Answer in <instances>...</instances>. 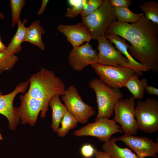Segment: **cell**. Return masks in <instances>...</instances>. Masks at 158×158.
Masks as SVG:
<instances>
[{"mask_svg":"<svg viewBox=\"0 0 158 158\" xmlns=\"http://www.w3.org/2000/svg\"><path fill=\"white\" fill-rule=\"evenodd\" d=\"M106 34L117 35L130 44L128 51L141 64L154 73H158V25L143 16L131 24L116 21L109 27Z\"/></svg>","mask_w":158,"mask_h":158,"instance_id":"obj_1","label":"cell"},{"mask_svg":"<svg viewBox=\"0 0 158 158\" xmlns=\"http://www.w3.org/2000/svg\"><path fill=\"white\" fill-rule=\"evenodd\" d=\"M30 87L24 96L43 101L47 107L51 97L63 95L65 90L64 82L53 71L44 68L32 75L29 80Z\"/></svg>","mask_w":158,"mask_h":158,"instance_id":"obj_2","label":"cell"},{"mask_svg":"<svg viewBox=\"0 0 158 158\" xmlns=\"http://www.w3.org/2000/svg\"><path fill=\"white\" fill-rule=\"evenodd\" d=\"M88 85L96 95L98 112L95 118L101 117L110 118L113 114L116 104L122 99V92L119 89L107 85L98 78L91 80Z\"/></svg>","mask_w":158,"mask_h":158,"instance_id":"obj_3","label":"cell"},{"mask_svg":"<svg viewBox=\"0 0 158 158\" xmlns=\"http://www.w3.org/2000/svg\"><path fill=\"white\" fill-rule=\"evenodd\" d=\"M114 7L108 0H104L102 6L95 11L82 18L81 22L90 33L92 39L97 40L105 36L109 27L116 21Z\"/></svg>","mask_w":158,"mask_h":158,"instance_id":"obj_4","label":"cell"},{"mask_svg":"<svg viewBox=\"0 0 158 158\" xmlns=\"http://www.w3.org/2000/svg\"><path fill=\"white\" fill-rule=\"evenodd\" d=\"M135 116L139 129L148 133L158 130V100L155 98H147L138 100L135 108Z\"/></svg>","mask_w":158,"mask_h":158,"instance_id":"obj_5","label":"cell"},{"mask_svg":"<svg viewBox=\"0 0 158 158\" xmlns=\"http://www.w3.org/2000/svg\"><path fill=\"white\" fill-rule=\"evenodd\" d=\"M91 65L104 84L114 89L124 87L129 79L135 74L132 69L121 66H107L98 62Z\"/></svg>","mask_w":158,"mask_h":158,"instance_id":"obj_6","label":"cell"},{"mask_svg":"<svg viewBox=\"0 0 158 158\" xmlns=\"http://www.w3.org/2000/svg\"><path fill=\"white\" fill-rule=\"evenodd\" d=\"M95 120L94 122L88 123L74 131V135L77 137H94L101 142H105L109 140L113 134L123 132L121 128L116 123L113 119L101 117L95 118Z\"/></svg>","mask_w":158,"mask_h":158,"instance_id":"obj_7","label":"cell"},{"mask_svg":"<svg viewBox=\"0 0 158 158\" xmlns=\"http://www.w3.org/2000/svg\"><path fill=\"white\" fill-rule=\"evenodd\" d=\"M135 99L132 95L128 98L122 99L117 102L114 107L113 119L121 125L125 134L135 135L139 129L135 116Z\"/></svg>","mask_w":158,"mask_h":158,"instance_id":"obj_8","label":"cell"},{"mask_svg":"<svg viewBox=\"0 0 158 158\" xmlns=\"http://www.w3.org/2000/svg\"><path fill=\"white\" fill-rule=\"evenodd\" d=\"M61 99L68 111L81 124L87 123L89 118L95 114L93 107L83 101L73 85L66 89Z\"/></svg>","mask_w":158,"mask_h":158,"instance_id":"obj_9","label":"cell"},{"mask_svg":"<svg viewBox=\"0 0 158 158\" xmlns=\"http://www.w3.org/2000/svg\"><path fill=\"white\" fill-rule=\"evenodd\" d=\"M30 84L29 80L19 84L13 90L6 95H2L0 91V114L6 117L8 120L9 129L14 130L19 123L18 108L13 105L14 99L17 94L25 93Z\"/></svg>","mask_w":158,"mask_h":158,"instance_id":"obj_10","label":"cell"},{"mask_svg":"<svg viewBox=\"0 0 158 158\" xmlns=\"http://www.w3.org/2000/svg\"><path fill=\"white\" fill-rule=\"evenodd\" d=\"M20 105L17 108L20 119L22 124H28L33 126L36 122L39 112L41 111L40 117L45 118L48 108L42 101L26 97L21 95L19 96Z\"/></svg>","mask_w":158,"mask_h":158,"instance_id":"obj_11","label":"cell"},{"mask_svg":"<svg viewBox=\"0 0 158 158\" xmlns=\"http://www.w3.org/2000/svg\"><path fill=\"white\" fill-rule=\"evenodd\" d=\"M114 138L116 141L123 142L136 153L139 158L157 157L158 143L154 142L150 138L125 134L120 137Z\"/></svg>","mask_w":158,"mask_h":158,"instance_id":"obj_12","label":"cell"},{"mask_svg":"<svg viewBox=\"0 0 158 158\" xmlns=\"http://www.w3.org/2000/svg\"><path fill=\"white\" fill-rule=\"evenodd\" d=\"M68 60L73 69L79 72L89 65L98 62V54L89 42L73 48L70 52Z\"/></svg>","mask_w":158,"mask_h":158,"instance_id":"obj_13","label":"cell"},{"mask_svg":"<svg viewBox=\"0 0 158 158\" xmlns=\"http://www.w3.org/2000/svg\"><path fill=\"white\" fill-rule=\"evenodd\" d=\"M98 62L103 65L118 66H121L130 68L127 59L116 49L105 36L97 40Z\"/></svg>","mask_w":158,"mask_h":158,"instance_id":"obj_14","label":"cell"},{"mask_svg":"<svg viewBox=\"0 0 158 158\" xmlns=\"http://www.w3.org/2000/svg\"><path fill=\"white\" fill-rule=\"evenodd\" d=\"M57 28L66 36L73 48L79 46L84 42H89L92 39L90 31L81 22L75 25H59Z\"/></svg>","mask_w":158,"mask_h":158,"instance_id":"obj_15","label":"cell"},{"mask_svg":"<svg viewBox=\"0 0 158 158\" xmlns=\"http://www.w3.org/2000/svg\"><path fill=\"white\" fill-rule=\"evenodd\" d=\"M105 36L111 44H114L117 50L123 54L127 59L130 68L133 69L139 76L143 75V72L148 71L150 69L136 61L129 52L128 49L130 43H126L124 39L113 34H106Z\"/></svg>","mask_w":158,"mask_h":158,"instance_id":"obj_16","label":"cell"},{"mask_svg":"<svg viewBox=\"0 0 158 158\" xmlns=\"http://www.w3.org/2000/svg\"><path fill=\"white\" fill-rule=\"evenodd\" d=\"M49 105L52 111L51 127L54 131L56 132L63 118L68 111L64 104L61 102L59 96L58 95L51 97Z\"/></svg>","mask_w":158,"mask_h":158,"instance_id":"obj_17","label":"cell"},{"mask_svg":"<svg viewBox=\"0 0 158 158\" xmlns=\"http://www.w3.org/2000/svg\"><path fill=\"white\" fill-rule=\"evenodd\" d=\"M115 138H111L102 145L103 152L110 158H139L131 150L126 147L121 148L115 143Z\"/></svg>","mask_w":158,"mask_h":158,"instance_id":"obj_18","label":"cell"},{"mask_svg":"<svg viewBox=\"0 0 158 158\" xmlns=\"http://www.w3.org/2000/svg\"><path fill=\"white\" fill-rule=\"evenodd\" d=\"M45 32V30L40 25V22L35 21L26 27L24 42H29L43 51L45 46L42 41V35Z\"/></svg>","mask_w":158,"mask_h":158,"instance_id":"obj_19","label":"cell"},{"mask_svg":"<svg viewBox=\"0 0 158 158\" xmlns=\"http://www.w3.org/2000/svg\"><path fill=\"white\" fill-rule=\"evenodd\" d=\"M28 21V20L25 19H24L23 22L20 20L17 23L18 28L16 32L7 47V52L15 55L21 50V44L24 42L25 39L26 28L25 24Z\"/></svg>","mask_w":158,"mask_h":158,"instance_id":"obj_20","label":"cell"},{"mask_svg":"<svg viewBox=\"0 0 158 158\" xmlns=\"http://www.w3.org/2000/svg\"><path fill=\"white\" fill-rule=\"evenodd\" d=\"M139 76L135 74L127 81L124 87L127 88L135 99H142L144 97V90L148 85L147 80L145 78L141 80Z\"/></svg>","mask_w":158,"mask_h":158,"instance_id":"obj_21","label":"cell"},{"mask_svg":"<svg viewBox=\"0 0 158 158\" xmlns=\"http://www.w3.org/2000/svg\"><path fill=\"white\" fill-rule=\"evenodd\" d=\"M114 10L117 21L121 23H134L144 15L142 13H133L128 8L114 7Z\"/></svg>","mask_w":158,"mask_h":158,"instance_id":"obj_22","label":"cell"},{"mask_svg":"<svg viewBox=\"0 0 158 158\" xmlns=\"http://www.w3.org/2000/svg\"><path fill=\"white\" fill-rule=\"evenodd\" d=\"M139 6L147 19L158 25V3L157 1H147Z\"/></svg>","mask_w":158,"mask_h":158,"instance_id":"obj_23","label":"cell"},{"mask_svg":"<svg viewBox=\"0 0 158 158\" xmlns=\"http://www.w3.org/2000/svg\"><path fill=\"white\" fill-rule=\"evenodd\" d=\"M61 123V126L59 128L56 132L59 137H63L66 135L70 130L75 128L78 122L75 118L68 111Z\"/></svg>","mask_w":158,"mask_h":158,"instance_id":"obj_24","label":"cell"},{"mask_svg":"<svg viewBox=\"0 0 158 158\" xmlns=\"http://www.w3.org/2000/svg\"><path fill=\"white\" fill-rule=\"evenodd\" d=\"M18 57L7 52H0V71H7L11 70L16 64Z\"/></svg>","mask_w":158,"mask_h":158,"instance_id":"obj_25","label":"cell"},{"mask_svg":"<svg viewBox=\"0 0 158 158\" xmlns=\"http://www.w3.org/2000/svg\"><path fill=\"white\" fill-rule=\"evenodd\" d=\"M10 4L12 16V27L13 28L20 20L21 12L25 4V1L24 0H11Z\"/></svg>","mask_w":158,"mask_h":158,"instance_id":"obj_26","label":"cell"},{"mask_svg":"<svg viewBox=\"0 0 158 158\" xmlns=\"http://www.w3.org/2000/svg\"><path fill=\"white\" fill-rule=\"evenodd\" d=\"M87 0H80L77 4L73 6L71 8H68L65 16L67 18L74 19L79 14L83 13Z\"/></svg>","mask_w":158,"mask_h":158,"instance_id":"obj_27","label":"cell"},{"mask_svg":"<svg viewBox=\"0 0 158 158\" xmlns=\"http://www.w3.org/2000/svg\"><path fill=\"white\" fill-rule=\"evenodd\" d=\"M104 1V0H87L84 10L81 14L82 18L94 12L102 6Z\"/></svg>","mask_w":158,"mask_h":158,"instance_id":"obj_28","label":"cell"},{"mask_svg":"<svg viewBox=\"0 0 158 158\" xmlns=\"http://www.w3.org/2000/svg\"><path fill=\"white\" fill-rule=\"evenodd\" d=\"M95 150L91 145L86 144L81 148V154L85 158H90L95 155Z\"/></svg>","mask_w":158,"mask_h":158,"instance_id":"obj_29","label":"cell"},{"mask_svg":"<svg viewBox=\"0 0 158 158\" xmlns=\"http://www.w3.org/2000/svg\"><path fill=\"white\" fill-rule=\"evenodd\" d=\"M108 1L113 7L129 8L131 3L130 0H108Z\"/></svg>","mask_w":158,"mask_h":158,"instance_id":"obj_30","label":"cell"},{"mask_svg":"<svg viewBox=\"0 0 158 158\" xmlns=\"http://www.w3.org/2000/svg\"><path fill=\"white\" fill-rule=\"evenodd\" d=\"M145 90L146 92L149 94L154 95L158 96V89L157 88L151 85H148L146 87Z\"/></svg>","mask_w":158,"mask_h":158,"instance_id":"obj_31","label":"cell"},{"mask_svg":"<svg viewBox=\"0 0 158 158\" xmlns=\"http://www.w3.org/2000/svg\"><path fill=\"white\" fill-rule=\"evenodd\" d=\"M95 158H110L105 152L96 149L95 150Z\"/></svg>","mask_w":158,"mask_h":158,"instance_id":"obj_32","label":"cell"},{"mask_svg":"<svg viewBox=\"0 0 158 158\" xmlns=\"http://www.w3.org/2000/svg\"><path fill=\"white\" fill-rule=\"evenodd\" d=\"M49 1L48 0H43L42 1L41 7L37 13L38 15L40 16L44 12Z\"/></svg>","mask_w":158,"mask_h":158,"instance_id":"obj_33","label":"cell"},{"mask_svg":"<svg viewBox=\"0 0 158 158\" xmlns=\"http://www.w3.org/2000/svg\"><path fill=\"white\" fill-rule=\"evenodd\" d=\"M7 47H6L2 42L0 36V52H7Z\"/></svg>","mask_w":158,"mask_h":158,"instance_id":"obj_34","label":"cell"},{"mask_svg":"<svg viewBox=\"0 0 158 158\" xmlns=\"http://www.w3.org/2000/svg\"><path fill=\"white\" fill-rule=\"evenodd\" d=\"M5 16L4 14L0 12V18L3 19L4 18Z\"/></svg>","mask_w":158,"mask_h":158,"instance_id":"obj_35","label":"cell"},{"mask_svg":"<svg viewBox=\"0 0 158 158\" xmlns=\"http://www.w3.org/2000/svg\"><path fill=\"white\" fill-rule=\"evenodd\" d=\"M3 139V138L2 136L1 135V134L0 131V140H1Z\"/></svg>","mask_w":158,"mask_h":158,"instance_id":"obj_36","label":"cell"},{"mask_svg":"<svg viewBox=\"0 0 158 158\" xmlns=\"http://www.w3.org/2000/svg\"><path fill=\"white\" fill-rule=\"evenodd\" d=\"M2 72L0 71V74Z\"/></svg>","mask_w":158,"mask_h":158,"instance_id":"obj_37","label":"cell"},{"mask_svg":"<svg viewBox=\"0 0 158 158\" xmlns=\"http://www.w3.org/2000/svg\"><path fill=\"white\" fill-rule=\"evenodd\" d=\"M156 158H158V157H156Z\"/></svg>","mask_w":158,"mask_h":158,"instance_id":"obj_38","label":"cell"}]
</instances>
